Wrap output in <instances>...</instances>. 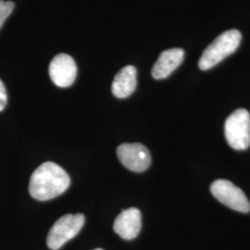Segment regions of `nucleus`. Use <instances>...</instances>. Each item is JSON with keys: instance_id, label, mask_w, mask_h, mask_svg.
I'll use <instances>...</instances> for the list:
<instances>
[{"instance_id": "ddd939ff", "label": "nucleus", "mask_w": 250, "mask_h": 250, "mask_svg": "<svg viewBox=\"0 0 250 250\" xmlns=\"http://www.w3.org/2000/svg\"><path fill=\"white\" fill-rule=\"evenodd\" d=\"M101 250V249H97V250Z\"/></svg>"}, {"instance_id": "9d476101", "label": "nucleus", "mask_w": 250, "mask_h": 250, "mask_svg": "<svg viewBox=\"0 0 250 250\" xmlns=\"http://www.w3.org/2000/svg\"><path fill=\"white\" fill-rule=\"evenodd\" d=\"M137 85V71L132 65L125 66L117 73L112 82V94L118 99H126L134 92Z\"/></svg>"}, {"instance_id": "f8f14e48", "label": "nucleus", "mask_w": 250, "mask_h": 250, "mask_svg": "<svg viewBox=\"0 0 250 250\" xmlns=\"http://www.w3.org/2000/svg\"><path fill=\"white\" fill-rule=\"evenodd\" d=\"M8 102V96H7V91L5 88L4 83L2 81L0 80V111H2Z\"/></svg>"}, {"instance_id": "0eeeda50", "label": "nucleus", "mask_w": 250, "mask_h": 250, "mask_svg": "<svg viewBox=\"0 0 250 250\" xmlns=\"http://www.w3.org/2000/svg\"><path fill=\"white\" fill-rule=\"evenodd\" d=\"M49 75L57 86L62 88L69 87L76 79V63L71 56L67 54H59L54 57L50 62Z\"/></svg>"}, {"instance_id": "f257e3e1", "label": "nucleus", "mask_w": 250, "mask_h": 250, "mask_svg": "<svg viewBox=\"0 0 250 250\" xmlns=\"http://www.w3.org/2000/svg\"><path fill=\"white\" fill-rule=\"evenodd\" d=\"M70 184L71 178L68 173L58 164L47 161L33 172L29 192L36 200L46 201L63 194Z\"/></svg>"}, {"instance_id": "9b49d317", "label": "nucleus", "mask_w": 250, "mask_h": 250, "mask_svg": "<svg viewBox=\"0 0 250 250\" xmlns=\"http://www.w3.org/2000/svg\"><path fill=\"white\" fill-rule=\"evenodd\" d=\"M13 9H14L13 2L0 0V29L3 26L5 21L12 13Z\"/></svg>"}, {"instance_id": "423d86ee", "label": "nucleus", "mask_w": 250, "mask_h": 250, "mask_svg": "<svg viewBox=\"0 0 250 250\" xmlns=\"http://www.w3.org/2000/svg\"><path fill=\"white\" fill-rule=\"evenodd\" d=\"M117 155L125 168L134 172L145 171L151 164L150 152L142 144H123L118 146Z\"/></svg>"}, {"instance_id": "1a4fd4ad", "label": "nucleus", "mask_w": 250, "mask_h": 250, "mask_svg": "<svg viewBox=\"0 0 250 250\" xmlns=\"http://www.w3.org/2000/svg\"><path fill=\"white\" fill-rule=\"evenodd\" d=\"M185 50L182 48H170L164 50L152 69V77L161 80L169 77L184 62Z\"/></svg>"}, {"instance_id": "39448f33", "label": "nucleus", "mask_w": 250, "mask_h": 250, "mask_svg": "<svg viewBox=\"0 0 250 250\" xmlns=\"http://www.w3.org/2000/svg\"><path fill=\"white\" fill-rule=\"evenodd\" d=\"M210 191L224 205L242 213L250 212L249 198L241 189L233 185L232 182L224 179L216 180L210 186Z\"/></svg>"}, {"instance_id": "20e7f679", "label": "nucleus", "mask_w": 250, "mask_h": 250, "mask_svg": "<svg viewBox=\"0 0 250 250\" xmlns=\"http://www.w3.org/2000/svg\"><path fill=\"white\" fill-rule=\"evenodd\" d=\"M83 214H67L60 218L47 234L46 244L52 250H60L68 241L75 237L84 224Z\"/></svg>"}, {"instance_id": "7ed1b4c3", "label": "nucleus", "mask_w": 250, "mask_h": 250, "mask_svg": "<svg viewBox=\"0 0 250 250\" xmlns=\"http://www.w3.org/2000/svg\"><path fill=\"white\" fill-rule=\"evenodd\" d=\"M224 134L229 146L235 150H245L250 146V113L246 108L233 111L224 125Z\"/></svg>"}, {"instance_id": "f03ea898", "label": "nucleus", "mask_w": 250, "mask_h": 250, "mask_svg": "<svg viewBox=\"0 0 250 250\" xmlns=\"http://www.w3.org/2000/svg\"><path fill=\"white\" fill-rule=\"evenodd\" d=\"M241 33L235 29L226 31L220 35L202 54L198 62V67L200 70H209L218 63L223 62L226 57L235 52L241 43Z\"/></svg>"}, {"instance_id": "6e6552de", "label": "nucleus", "mask_w": 250, "mask_h": 250, "mask_svg": "<svg viewBox=\"0 0 250 250\" xmlns=\"http://www.w3.org/2000/svg\"><path fill=\"white\" fill-rule=\"evenodd\" d=\"M141 227V212L136 208H130L124 210L117 216L113 224L114 232L125 240H132L137 237Z\"/></svg>"}]
</instances>
